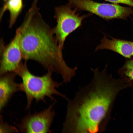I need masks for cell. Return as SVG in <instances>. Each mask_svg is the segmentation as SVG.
<instances>
[{"label":"cell","mask_w":133,"mask_h":133,"mask_svg":"<svg viewBox=\"0 0 133 133\" xmlns=\"http://www.w3.org/2000/svg\"><path fill=\"white\" fill-rule=\"evenodd\" d=\"M107 65L99 71L91 68L93 77L74 98L68 99L63 124V133H96L101 131L109 107L116 94L126 85L122 79L108 74Z\"/></svg>","instance_id":"cell-1"},{"label":"cell","mask_w":133,"mask_h":133,"mask_svg":"<svg viewBox=\"0 0 133 133\" xmlns=\"http://www.w3.org/2000/svg\"><path fill=\"white\" fill-rule=\"evenodd\" d=\"M16 31L20 36L23 59L36 61L48 71L60 74L65 83L71 81L77 68L67 65L63 57V49L59 45L53 29L42 19L36 5H32Z\"/></svg>","instance_id":"cell-2"},{"label":"cell","mask_w":133,"mask_h":133,"mask_svg":"<svg viewBox=\"0 0 133 133\" xmlns=\"http://www.w3.org/2000/svg\"><path fill=\"white\" fill-rule=\"evenodd\" d=\"M26 62L25 61L24 63H22L16 73L22 80L21 83L22 91L25 93L26 97L27 109H30L34 100L36 102L40 101L45 102V98L47 97L51 100L56 101L53 96L54 95H58L67 100L68 99L65 95L57 90L56 88L61 85L63 83L53 80L52 72L48 71L42 76L35 75L28 69Z\"/></svg>","instance_id":"cell-3"},{"label":"cell","mask_w":133,"mask_h":133,"mask_svg":"<svg viewBox=\"0 0 133 133\" xmlns=\"http://www.w3.org/2000/svg\"><path fill=\"white\" fill-rule=\"evenodd\" d=\"M72 7L68 3L55 9L54 17L57 24L53 30L59 45L63 49L68 35L81 25L83 19L92 15L90 13L80 16L76 13L77 10Z\"/></svg>","instance_id":"cell-4"},{"label":"cell","mask_w":133,"mask_h":133,"mask_svg":"<svg viewBox=\"0 0 133 133\" xmlns=\"http://www.w3.org/2000/svg\"><path fill=\"white\" fill-rule=\"evenodd\" d=\"M77 10L86 11L102 18L126 19L133 16V10L130 7L118 4L101 3L92 0H67Z\"/></svg>","instance_id":"cell-5"},{"label":"cell","mask_w":133,"mask_h":133,"mask_svg":"<svg viewBox=\"0 0 133 133\" xmlns=\"http://www.w3.org/2000/svg\"><path fill=\"white\" fill-rule=\"evenodd\" d=\"M54 103L38 113L26 116L17 125L22 133H48L51 132L50 128L55 113L52 109Z\"/></svg>","instance_id":"cell-6"},{"label":"cell","mask_w":133,"mask_h":133,"mask_svg":"<svg viewBox=\"0 0 133 133\" xmlns=\"http://www.w3.org/2000/svg\"><path fill=\"white\" fill-rule=\"evenodd\" d=\"M0 75L10 72L15 73L22 62L20 36L17 31L14 38L7 45L1 42Z\"/></svg>","instance_id":"cell-7"},{"label":"cell","mask_w":133,"mask_h":133,"mask_svg":"<svg viewBox=\"0 0 133 133\" xmlns=\"http://www.w3.org/2000/svg\"><path fill=\"white\" fill-rule=\"evenodd\" d=\"M110 37V39L105 35L100 43L96 47L95 51L108 50L117 53L126 58L133 56V41Z\"/></svg>","instance_id":"cell-8"},{"label":"cell","mask_w":133,"mask_h":133,"mask_svg":"<svg viewBox=\"0 0 133 133\" xmlns=\"http://www.w3.org/2000/svg\"><path fill=\"white\" fill-rule=\"evenodd\" d=\"M17 75L14 72H10L0 75V111L6 105L13 96L16 92L22 91L21 83L15 81Z\"/></svg>","instance_id":"cell-9"},{"label":"cell","mask_w":133,"mask_h":133,"mask_svg":"<svg viewBox=\"0 0 133 133\" xmlns=\"http://www.w3.org/2000/svg\"><path fill=\"white\" fill-rule=\"evenodd\" d=\"M5 2L1 11L0 19L4 13L8 10L10 13L9 27L12 26L23 7L22 0H5Z\"/></svg>","instance_id":"cell-10"},{"label":"cell","mask_w":133,"mask_h":133,"mask_svg":"<svg viewBox=\"0 0 133 133\" xmlns=\"http://www.w3.org/2000/svg\"><path fill=\"white\" fill-rule=\"evenodd\" d=\"M117 72L126 83L133 84V56L126 58L124 65L118 70Z\"/></svg>","instance_id":"cell-11"},{"label":"cell","mask_w":133,"mask_h":133,"mask_svg":"<svg viewBox=\"0 0 133 133\" xmlns=\"http://www.w3.org/2000/svg\"><path fill=\"white\" fill-rule=\"evenodd\" d=\"M19 130L16 127L9 125L3 121L2 116H0V133H17Z\"/></svg>","instance_id":"cell-12"},{"label":"cell","mask_w":133,"mask_h":133,"mask_svg":"<svg viewBox=\"0 0 133 133\" xmlns=\"http://www.w3.org/2000/svg\"><path fill=\"white\" fill-rule=\"evenodd\" d=\"M114 4H122L133 7V0H104Z\"/></svg>","instance_id":"cell-13"}]
</instances>
